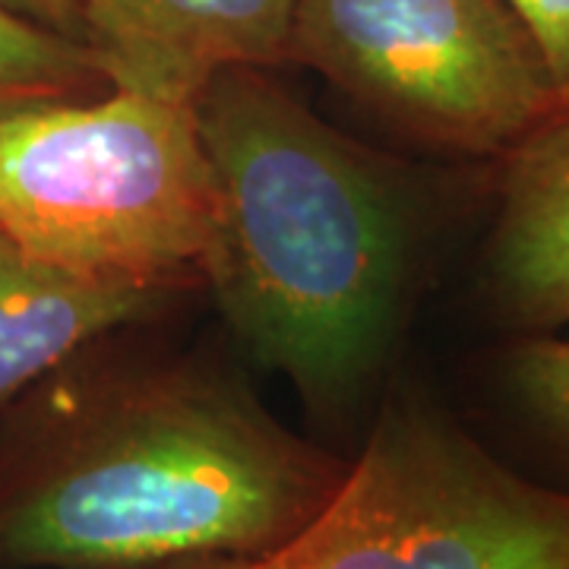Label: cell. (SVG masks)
<instances>
[{"label": "cell", "mask_w": 569, "mask_h": 569, "mask_svg": "<svg viewBox=\"0 0 569 569\" xmlns=\"http://www.w3.org/2000/svg\"><path fill=\"white\" fill-rule=\"evenodd\" d=\"M142 326L104 329L0 406V569L257 557L346 481L351 452Z\"/></svg>", "instance_id": "6da1fadb"}, {"label": "cell", "mask_w": 569, "mask_h": 569, "mask_svg": "<svg viewBox=\"0 0 569 569\" xmlns=\"http://www.w3.org/2000/svg\"><path fill=\"white\" fill-rule=\"evenodd\" d=\"M193 108L216 178L203 284L241 346L291 380L310 415L342 425L406 305V187L269 67H224Z\"/></svg>", "instance_id": "7a4b0ae2"}, {"label": "cell", "mask_w": 569, "mask_h": 569, "mask_svg": "<svg viewBox=\"0 0 569 569\" xmlns=\"http://www.w3.org/2000/svg\"><path fill=\"white\" fill-rule=\"evenodd\" d=\"M212 224L193 99L114 86L0 121V228L44 263L187 291L203 284Z\"/></svg>", "instance_id": "3957f363"}, {"label": "cell", "mask_w": 569, "mask_h": 569, "mask_svg": "<svg viewBox=\"0 0 569 569\" xmlns=\"http://www.w3.org/2000/svg\"><path fill=\"white\" fill-rule=\"evenodd\" d=\"M162 569H569V490L509 466L427 392L396 389L288 541Z\"/></svg>", "instance_id": "277c9868"}, {"label": "cell", "mask_w": 569, "mask_h": 569, "mask_svg": "<svg viewBox=\"0 0 569 569\" xmlns=\"http://www.w3.org/2000/svg\"><path fill=\"white\" fill-rule=\"evenodd\" d=\"M288 63L462 159L500 162L567 104L507 0H298Z\"/></svg>", "instance_id": "5b68a950"}, {"label": "cell", "mask_w": 569, "mask_h": 569, "mask_svg": "<svg viewBox=\"0 0 569 569\" xmlns=\"http://www.w3.org/2000/svg\"><path fill=\"white\" fill-rule=\"evenodd\" d=\"M298 0H86L82 41L111 86L197 99L224 67H282Z\"/></svg>", "instance_id": "8992f818"}, {"label": "cell", "mask_w": 569, "mask_h": 569, "mask_svg": "<svg viewBox=\"0 0 569 569\" xmlns=\"http://www.w3.org/2000/svg\"><path fill=\"white\" fill-rule=\"evenodd\" d=\"M488 288L509 323H569V102L500 159Z\"/></svg>", "instance_id": "52a82bcc"}, {"label": "cell", "mask_w": 569, "mask_h": 569, "mask_svg": "<svg viewBox=\"0 0 569 569\" xmlns=\"http://www.w3.org/2000/svg\"><path fill=\"white\" fill-rule=\"evenodd\" d=\"M183 288L104 282L44 263L0 228V406L104 329L149 323Z\"/></svg>", "instance_id": "ba28073f"}, {"label": "cell", "mask_w": 569, "mask_h": 569, "mask_svg": "<svg viewBox=\"0 0 569 569\" xmlns=\"http://www.w3.org/2000/svg\"><path fill=\"white\" fill-rule=\"evenodd\" d=\"M108 89L114 86L89 44L0 7V121L44 104L89 102Z\"/></svg>", "instance_id": "9c48e42d"}, {"label": "cell", "mask_w": 569, "mask_h": 569, "mask_svg": "<svg viewBox=\"0 0 569 569\" xmlns=\"http://www.w3.org/2000/svg\"><path fill=\"white\" fill-rule=\"evenodd\" d=\"M507 387L569 490V339L548 332L522 339L509 355Z\"/></svg>", "instance_id": "30bf717a"}, {"label": "cell", "mask_w": 569, "mask_h": 569, "mask_svg": "<svg viewBox=\"0 0 569 569\" xmlns=\"http://www.w3.org/2000/svg\"><path fill=\"white\" fill-rule=\"evenodd\" d=\"M541 48L550 77L569 102V0H507Z\"/></svg>", "instance_id": "8fae6325"}, {"label": "cell", "mask_w": 569, "mask_h": 569, "mask_svg": "<svg viewBox=\"0 0 569 569\" xmlns=\"http://www.w3.org/2000/svg\"><path fill=\"white\" fill-rule=\"evenodd\" d=\"M0 7L20 13L22 20L39 22L51 32H61L67 39L82 41V13H86V0H0ZM86 44V41H82Z\"/></svg>", "instance_id": "7c38bea8"}]
</instances>
